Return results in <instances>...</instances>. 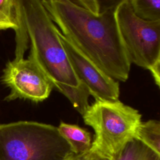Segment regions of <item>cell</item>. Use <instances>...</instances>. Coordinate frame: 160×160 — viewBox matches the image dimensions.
I'll return each instance as SVG.
<instances>
[{
    "mask_svg": "<svg viewBox=\"0 0 160 160\" xmlns=\"http://www.w3.org/2000/svg\"><path fill=\"white\" fill-rule=\"evenodd\" d=\"M115 16L120 36L131 63L149 70L160 63V20L148 21L137 17L129 0H121Z\"/></svg>",
    "mask_w": 160,
    "mask_h": 160,
    "instance_id": "5b68a950",
    "label": "cell"
},
{
    "mask_svg": "<svg viewBox=\"0 0 160 160\" xmlns=\"http://www.w3.org/2000/svg\"><path fill=\"white\" fill-rule=\"evenodd\" d=\"M134 14L148 21L160 20V0H129Z\"/></svg>",
    "mask_w": 160,
    "mask_h": 160,
    "instance_id": "7c38bea8",
    "label": "cell"
},
{
    "mask_svg": "<svg viewBox=\"0 0 160 160\" xmlns=\"http://www.w3.org/2000/svg\"><path fill=\"white\" fill-rule=\"evenodd\" d=\"M94 131L89 152L103 160H116L125 146L135 138L141 122L139 111L120 101H95L82 115Z\"/></svg>",
    "mask_w": 160,
    "mask_h": 160,
    "instance_id": "3957f363",
    "label": "cell"
},
{
    "mask_svg": "<svg viewBox=\"0 0 160 160\" xmlns=\"http://www.w3.org/2000/svg\"><path fill=\"white\" fill-rule=\"evenodd\" d=\"M58 129L70 146L74 154H83L89 152L92 139L91 132L86 129L64 122H60Z\"/></svg>",
    "mask_w": 160,
    "mask_h": 160,
    "instance_id": "9c48e42d",
    "label": "cell"
},
{
    "mask_svg": "<svg viewBox=\"0 0 160 160\" xmlns=\"http://www.w3.org/2000/svg\"><path fill=\"white\" fill-rule=\"evenodd\" d=\"M41 2L61 34L106 74L125 82L131 63L119 31L112 7L94 13L70 0H42Z\"/></svg>",
    "mask_w": 160,
    "mask_h": 160,
    "instance_id": "6da1fadb",
    "label": "cell"
},
{
    "mask_svg": "<svg viewBox=\"0 0 160 160\" xmlns=\"http://www.w3.org/2000/svg\"><path fill=\"white\" fill-rule=\"evenodd\" d=\"M2 83L10 89L4 100L28 99L34 102L46 99L53 86L29 57L27 59H14L6 64L1 78Z\"/></svg>",
    "mask_w": 160,
    "mask_h": 160,
    "instance_id": "8992f818",
    "label": "cell"
},
{
    "mask_svg": "<svg viewBox=\"0 0 160 160\" xmlns=\"http://www.w3.org/2000/svg\"><path fill=\"white\" fill-rule=\"evenodd\" d=\"M31 58L57 91L82 115L89 106V92L75 74L55 26L40 0H21Z\"/></svg>",
    "mask_w": 160,
    "mask_h": 160,
    "instance_id": "7a4b0ae2",
    "label": "cell"
},
{
    "mask_svg": "<svg viewBox=\"0 0 160 160\" xmlns=\"http://www.w3.org/2000/svg\"><path fill=\"white\" fill-rule=\"evenodd\" d=\"M92 158H91V159H89V160H92Z\"/></svg>",
    "mask_w": 160,
    "mask_h": 160,
    "instance_id": "2e32d148",
    "label": "cell"
},
{
    "mask_svg": "<svg viewBox=\"0 0 160 160\" xmlns=\"http://www.w3.org/2000/svg\"><path fill=\"white\" fill-rule=\"evenodd\" d=\"M116 160H160V155L133 139L125 146Z\"/></svg>",
    "mask_w": 160,
    "mask_h": 160,
    "instance_id": "8fae6325",
    "label": "cell"
},
{
    "mask_svg": "<svg viewBox=\"0 0 160 160\" xmlns=\"http://www.w3.org/2000/svg\"><path fill=\"white\" fill-rule=\"evenodd\" d=\"M92 160H103V159H99V158H94V157H92Z\"/></svg>",
    "mask_w": 160,
    "mask_h": 160,
    "instance_id": "9a60e30c",
    "label": "cell"
},
{
    "mask_svg": "<svg viewBox=\"0 0 160 160\" xmlns=\"http://www.w3.org/2000/svg\"><path fill=\"white\" fill-rule=\"evenodd\" d=\"M72 154L58 127L28 121L0 124V160H64Z\"/></svg>",
    "mask_w": 160,
    "mask_h": 160,
    "instance_id": "277c9868",
    "label": "cell"
},
{
    "mask_svg": "<svg viewBox=\"0 0 160 160\" xmlns=\"http://www.w3.org/2000/svg\"><path fill=\"white\" fill-rule=\"evenodd\" d=\"M73 3L94 13L101 12L99 1L98 0H78L72 1Z\"/></svg>",
    "mask_w": 160,
    "mask_h": 160,
    "instance_id": "4fadbf2b",
    "label": "cell"
},
{
    "mask_svg": "<svg viewBox=\"0 0 160 160\" xmlns=\"http://www.w3.org/2000/svg\"><path fill=\"white\" fill-rule=\"evenodd\" d=\"M91 153L89 152L83 154H72L64 160H89L92 158Z\"/></svg>",
    "mask_w": 160,
    "mask_h": 160,
    "instance_id": "5bb4252c",
    "label": "cell"
},
{
    "mask_svg": "<svg viewBox=\"0 0 160 160\" xmlns=\"http://www.w3.org/2000/svg\"><path fill=\"white\" fill-rule=\"evenodd\" d=\"M58 36L71 65L79 81L95 101L119 100V84L82 54L58 30Z\"/></svg>",
    "mask_w": 160,
    "mask_h": 160,
    "instance_id": "52a82bcc",
    "label": "cell"
},
{
    "mask_svg": "<svg viewBox=\"0 0 160 160\" xmlns=\"http://www.w3.org/2000/svg\"><path fill=\"white\" fill-rule=\"evenodd\" d=\"M160 155V122L151 119L139 125L135 138Z\"/></svg>",
    "mask_w": 160,
    "mask_h": 160,
    "instance_id": "30bf717a",
    "label": "cell"
},
{
    "mask_svg": "<svg viewBox=\"0 0 160 160\" xmlns=\"http://www.w3.org/2000/svg\"><path fill=\"white\" fill-rule=\"evenodd\" d=\"M12 29L16 32V56L22 59L28 48L26 31L21 0H0V29Z\"/></svg>",
    "mask_w": 160,
    "mask_h": 160,
    "instance_id": "ba28073f",
    "label": "cell"
}]
</instances>
